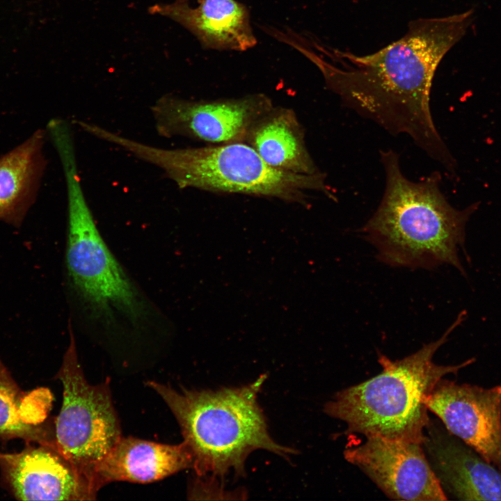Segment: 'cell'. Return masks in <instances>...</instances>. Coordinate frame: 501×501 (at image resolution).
<instances>
[{"mask_svg":"<svg viewBox=\"0 0 501 501\" xmlns=\"http://www.w3.org/2000/svg\"><path fill=\"white\" fill-rule=\"evenodd\" d=\"M465 317L463 311L440 338L402 359L392 360L379 355L382 371L338 391L325 404L324 412L345 422L349 433L422 444L430 420L427 398L445 375L456 374L475 361L471 358L453 365L433 361L435 353Z\"/></svg>","mask_w":501,"mask_h":501,"instance_id":"277c9868","label":"cell"},{"mask_svg":"<svg viewBox=\"0 0 501 501\" xmlns=\"http://www.w3.org/2000/svg\"><path fill=\"white\" fill-rule=\"evenodd\" d=\"M265 379L262 375L247 385L217 390L177 391L154 381L145 384L163 399L176 418L192 454L196 473L223 477L231 470L244 474L245 461L255 450L284 457L295 453L276 443L268 432L257 401Z\"/></svg>","mask_w":501,"mask_h":501,"instance_id":"5b68a950","label":"cell"},{"mask_svg":"<svg viewBox=\"0 0 501 501\" xmlns=\"http://www.w3.org/2000/svg\"><path fill=\"white\" fill-rule=\"evenodd\" d=\"M67 191L64 256L68 322L110 348L135 349L166 340L169 319L128 273L101 234L77 164L63 166Z\"/></svg>","mask_w":501,"mask_h":501,"instance_id":"7a4b0ae2","label":"cell"},{"mask_svg":"<svg viewBox=\"0 0 501 501\" xmlns=\"http://www.w3.org/2000/svg\"><path fill=\"white\" fill-rule=\"evenodd\" d=\"M422 446L445 493L459 500H501V472L443 424L429 420Z\"/></svg>","mask_w":501,"mask_h":501,"instance_id":"7c38bea8","label":"cell"},{"mask_svg":"<svg viewBox=\"0 0 501 501\" xmlns=\"http://www.w3.org/2000/svg\"><path fill=\"white\" fill-rule=\"evenodd\" d=\"M472 11L444 17L420 18L406 33L379 51L359 56L301 42L294 47L323 74L326 87L342 102L390 134H406L428 156L453 168L430 110V91L438 64L465 34Z\"/></svg>","mask_w":501,"mask_h":501,"instance_id":"6da1fadb","label":"cell"},{"mask_svg":"<svg viewBox=\"0 0 501 501\" xmlns=\"http://www.w3.org/2000/svg\"><path fill=\"white\" fill-rule=\"evenodd\" d=\"M446 429L501 472V384L440 379L425 401Z\"/></svg>","mask_w":501,"mask_h":501,"instance_id":"30bf717a","label":"cell"},{"mask_svg":"<svg viewBox=\"0 0 501 501\" xmlns=\"http://www.w3.org/2000/svg\"><path fill=\"white\" fill-rule=\"evenodd\" d=\"M193 467V456L185 443L168 445L134 437H121L95 468L100 490L113 482L149 483Z\"/></svg>","mask_w":501,"mask_h":501,"instance_id":"4fadbf2b","label":"cell"},{"mask_svg":"<svg viewBox=\"0 0 501 501\" xmlns=\"http://www.w3.org/2000/svg\"><path fill=\"white\" fill-rule=\"evenodd\" d=\"M244 143L276 169L307 175L321 172L308 150L304 130L289 108L273 106L253 123Z\"/></svg>","mask_w":501,"mask_h":501,"instance_id":"2e32d148","label":"cell"},{"mask_svg":"<svg viewBox=\"0 0 501 501\" xmlns=\"http://www.w3.org/2000/svg\"><path fill=\"white\" fill-rule=\"evenodd\" d=\"M273 107L264 94L216 100H191L165 95L151 106L157 134L214 145L245 141L260 117Z\"/></svg>","mask_w":501,"mask_h":501,"instance_id":"ba28073f","label":"cell"},{"mask_svg":"<svg viewBox=\"0 0 501 501\" xmlns=\"http://www.w3.org/2000/svg\"><path fill=\"white\" fill-rule=\"evenodd\" d=\"M47 132L38 129L0 157V221L21 226L35 200L46 168Z\"/></svg>","mask_w":501,"mask_h":501,"instance_id":"9a60e30c","label":"cell"},{"mask_svg":"<svg viewBox=\"0 0 501 501\" xmlns=\"http://www.w3.org/2000/svg\"><path fill=\"white\" fill-rule=\"evenodd\" d=\"M21 452H0V470L21 500H93L97 491L55 445L27 443Z\"/></svg>","mask_w":501,"mask_h":501,"instance_id":"8fae6325","label":"cell"},{"mask_svg":"<svg viewBox=\"0 0 501 501\" xmlns=\"http://www.w3.org/2000/svg\"><path fill=\"white\" fill-rule=\"evenodd\" d=\"M150 11L178 22L207 49L245 51L256 44L248 11L236 0H198L196 7L177 0Z\"/></svg>","mask_w":501,"mask_h":501,"instance_id":"5bb4252c","label":"cell"},{"mask_svg":"<svg viewBox=\"0 0 501 501\" xmlns=\"http://www.w3.org/2000/svg\"><path fill=\"white\" fill-rule=\"evenodd\" d=\"M68 331L70 343L57 374L63 391L61 408L55 420V444L98 492L95 468L122 437L120 422L109 381L96 385L87 381L70 323Z\"/></svg>","mask_w":501,"mask_h":501,"instance_id":"52a82bcc","label":"cell"},{"mask_svg":"<svg viewBox=\"0 0 501 501\" xmlns=\"http://www.w3.org/2000/svg\"><path fill=\"white\" fill-rule=\"evenodd\" d=\"M381 159L385 173L383 196L362 229L379 260L410 269L449 264L465 275L459 252L466 225L478 205L457 209L441 192L438 173L413 182L402 173L396 152L383 151Z\"/></svg>","mask_w":501,"mask_h":501,"instance_id":"3957f363","label":"cell"},{"mask_svg":"<svg viewBox=\"0 0 501 501\" xmlns=\"http://www.w3.org/2000/svg\"><path fill=\"white\" fill-rule=\"evenodd\" d=\"M51 401L47 389L22 390L0 360V437L56 445L54 431L44 424Z\"/></svg>","mask_w":501,"mask_h":501,"instance_id":"e0dca14e","label":"cell"},{"mask_svg":"<svg viewBox=\"0 0 501 501\" xmlns=\"http://www.w3.org/2000/svg\"><path fill=\"white\" fill-rule=\"evenodd\" d=\"M103 139L160 169L180 189L275 198L304 205L306 191H310L336 200L323 173L297 174L276 169L244 142L164 148L109 129L104 132Z\"/></svg>","mask_w":501,"mask_h":501,"instance_id":"8992f818","label":"cell"},{"mask_svg":"<svg viewBox=\"0 0 501 501\" xmlns=\"http://www.w3.org/2000/svg\"><path fill=\"white\" fill-rule=\"evenodd\" d=\"M344 451L388 498L413 501L447 500L422 444L379 436L365 437Z\"/></svg>","mask_w":501,"mask_h":501,"instance_id":"9c48e42d","label":"cell"}]
</instances>
